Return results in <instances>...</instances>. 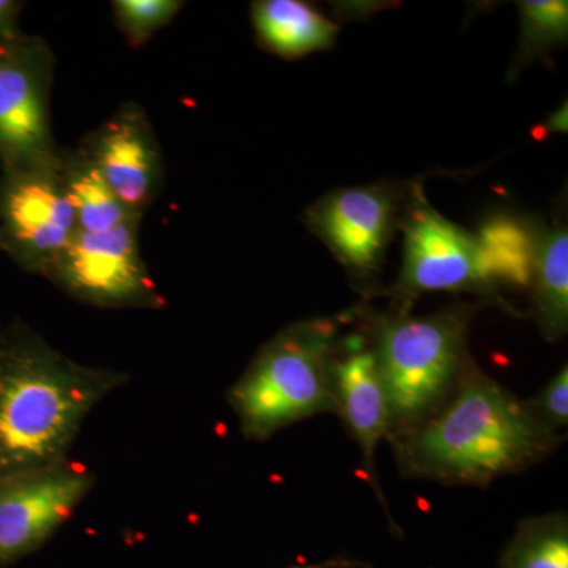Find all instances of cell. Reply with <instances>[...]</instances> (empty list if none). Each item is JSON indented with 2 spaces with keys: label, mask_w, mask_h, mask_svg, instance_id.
<instances>
[{
  "label": "cell",
  "mask_w": 568,
  "mask_h": 568,
  "mask_svg": "<svg viewBox=\"0 0 568 568\" xmlns=\"http://www.w3.org/2000/svg\"><path fill=\"white\" fill-rule=\"evenodd\" d=\"M537 226L511 215H496L484 223L476 242L481 268L493 287L496 284L530 286L538 246Z\"/></svg>",
  "instance_id": "14"
},
{
  "label": "cell",
  "mask_w": 568,
  "mask_h": 568,
  "mask_svg": "<svg viewBox=\"0 0 568 568\" xmlns=\"http://www.w3.org/2000/svg\"><path fill=\"white\" fill-rule=\"evenodd\" d=\"M141 222L142 215H134L103 233L77 231L44 278L99 308H163L166 302L141 256Z\"/></svg>",
  "instance_id": "5"
},
{
  "label": "cell",
  "mask_w": 568,
  "mask_h": 568,
  "mask_svg": "<svg viewBox=\"0 0 568 568\" xmlns=\"http://www.w3.org/2000/svg\"><path fill=\"white\" fill-rule=\"evenodd\" d=\"M473 306L455 305L428 316L379 317L375 351L390 406L392 437L410 432L439 413L470 364L467 354Z\"/></svg>",
  "instance_id": "4"
},
{
  "label": "cell",
  "mask_w": 568,
  "mask_h": 568,
  "mask_svg": "<svg viewBox=\"0 0 568 568\" xmlns=\"http://www.w3.org/2000/svg\"><path fill=\"white\" fill-rule=\"evenodd\" d=\"M80 151L125 207L144 215L159 193L163 162L142 106L133 102L122 104L95 132L85 136Z\"/></svg>",
  "instance_id": "10"
},
{
  "label": "cell",
  "mask_w": 568,
  "mask_h": 568,
  "mask_svg": "<svg viewBox=\"0 0 568 568\" xmlns=\"http://www.w3.org/2000/svg\"><path fill=\"white\" fill-rule=\"evenodd\" d=\"M500 567L568 568L567 514L556 511L523 519Z\"/></svg>",
  "instance_id": "17"
},
{
  "label": "cell",
  "mask_w": 568,
  "mask_h": 568,
  "mask_svg": "<svg viewBox=\"0 0 568 568\" xmlns=\"http://www.w3.org/2000/svg\"><path fill=\"white\" fill-rule=\"evenodd\" d=\"M395 222V197L386 186H354L327 194L308 211V226L351 274H376Z\"/></svg>",
  "instance_id": "11"
},
{
  "label": "cell",
  "mask_w": 568,
  "mask_h": 568,
  "mask_svg": "<svg viewBox=\"0 0 568 568\" xmlns=\"http://www.w3.org/2000/svg\"><path fill=\"white\" fill-rule=\"evenodd\" d=\"M252 17L261 43L286 59L325 50L338 32L334 22L298 0L254 2Z\"/></svg>",
  "instance_id": "13"
},
{
  "label": "cell",
  "mask_w": 568,
  "mask_h": 568,
  "mask_svg": "<svg viewBox=\"0 0 568 568\" xmlns=\"http://www.w3.org/2000/svg\"><path fill=\"white\" fill-rule=\"evenodd\" d=\"M334 376L336 414L361 447L366 476L384 504L375 455L381 440L390 435V406L375 351L364 336L351 335L339 342Z\"/></svg>",
  "instance_id": "12"
},
{
  "label": "cell",
  "mask_w": 568,
  "mask_h": 568,
  "mask_svg": "<svg viewBox=\"0 0 568 568\" xmlns=\"http://www.w3.org/2000/svg\"><path fill=\"white\" fill-rule=\"evenodd\" d=\"M532 413L545 425L559 432L568 425V369L567 365L538 392L534 398L526 399Z\"/></svg>",
  "instance_id": "20"
},
{
  "label": "cell",
  "mask_w": 568,
  "mask_h": 568,
  "mask_svg": "<svg viewBox=\"0 0 568 568\" xmlns=\"http://www.w3.org/2000/svg\"><path fill=\"white\" fill-rule=\"evenodd\" d=\"M532 304L538 327L548 339L564 338L568 327V235L566 226L540 230L534 264Z\"/></svg>",
  "instance_id": "15"
},
{
  "label": "cell",
  "mask_w": 568,
  "mask_h": 568,
  "mask_svg": "<svg viewBox=\"0 0 568 568\" xmlns=\"http://www.w3.org/2000/svg\"><path fill=\"white\" fill-rule=\"evenodd\" d=\"M54 54L40 37L21 32L0 43V164H50L61 160L51 129Z\"/></svg>",
  "instance_id": "7"
},
{
  "label": "cell",
  "mask_w": 568,
  "mask_h": 568,
  "mask_svg": "<svg viewBox=\"0 0 568 568\" xmlns=\"http://www.w3.org/2000/svg\"><path fill=\"white\" fill-rule=\"evenodd\" d=\"M405 260L394 287L407 305L433 291H484L493 286L481 268L476 235L448 222L414 190L405 220Z\"/></svg>",
  "instance_id": "9"
},
{
  "label": "cell",
  "mask_w": 568,
  "mask_h": 568,
  "mask_svg": "<svg viewBox=\"0 0 568 568\" xmlns=\"http://www.w3.org/2000/svg\"><path fill=\"white\" fill-rule=\"evenodd\" d=\"M183 2L179 0H115V24L132 47H142L153 33L174 20Z\"/></svg>",
  "instance_id": "19"
},
{
  "label": "cell",
  "mask_w": 568,
  "mask_h": 568,
  "mask_svg": "<svg viewBox=\"0 0 568 568\" xmlns=\"http://www.w3.org/2000/svg\"><path fill=\"white\" fill-rule=\"evenodd\" d=\"M77 231L73 205L63 186L61 160L2 168L0 250L22 271L43 276Z\"/></svg>",
  "instance_id": "6"
},
{
  "label": "cell",
  "mask_w": 568,
  "mask_h": 568,
  "mask_svg": "<svg viewBox=\"0 0 568 568\" xmlns=\"http://www.w3.org/2000/svg\"><path fill=\"white\" fill-rule=\"evenodd\" d=\"M93 485L91 470L70 458L0 477V566L48 540L80 507Z\"/></svg>",
  "instance_id": "8"
},
{
  "label": "cell",
  "mask_w": 568,
  "mask_h": 568,
  "mask_svg": "<svg viewBox=\"0 0 568 568\" xmlns=\"http://www.w3.org/2000/svg\"><path fill=\"white\" fill-rule=\"evenodd\" d=\"M21 2L14 0H0V43H6L20 36Z\"/></svg>",
  "instance_id": "21"
},
{
  "label": "cell",
  "mask_w": 568,
  "mask_h": 568,
  "mask_svg": "<svg viewBox=\"0 0 568 568\" xmlns=\"http://www.w3.org/2000/svg\"><path fill=\"white\" fill-rule=\"evenodd\" d=\"M61 170L80 233H103L140 215L125 207L80 149L61 152Z\"/></svg>",
  "instance_id": "16"
},
{
  "label": "cell",
  "mask_w": 568,
  "mask_h": 568,
  "mask_svg": "<svg viewBox=\"0 0 568 568\" xmlns=\"http://www.w3.org/2000/svg\"><path fill=\"white\" fill-rule=\"evenodd\" d=\"M339 342L335 320H312L283 328L257 351L227 394L245 439H271L295 422L336 414Z\"/></svg>",
  "instance_id": "3"
},
{
  "label": "cell",
  "mask_w": 568,
  "mask_h": 568,
  "mask_svg": "<svg viewBox=\"0 0 568 568\" xmlns=\"http://www.w3.org/2000/svg\"><path fill=\"white\" fill-rule=\"evenodd\" d=\"M549 126L551 129L558 130V132H566L567 130V108H560L555 115H552L551 121H549ZM548 126V129H549Z\"/></svg>",
  "instance_id": "22"
},
{
  "label": "cell",
  "mask_w": 568,
  "mask_h": 568,
  "mask_svg": "<svg viewBox=\"0 0 568 568\" xmlns=\"http://www.w3.org/2000/svg\"><path fill=\"white\" fill-rule=\"evenodd\" d=\"M390 440L402 476L446 487H488L545 462L562 435L470 361L447 405Z\"/></svg>",
  "instance_id": "1"
},
{
  "label": "cell",
  "mask_w": 568,
  "mask_h": 568,
  "mask_svg": "<svg viewBox=\"0 0 568 568\" xmlns=\"http://www.w3.org/2000/svg\"><path fill=\"white\" fill-rule=\"evenodd\" d=\"M129 373L73 361L26 325L0 336V477L69 459L81 426Z\"/></svg>",
  "instance_id": "2"
},
{
  "label": "cell",
  "mask_w": 568,
  "mask_h": 568,
  "mask_svg": "<svg viewBox=\"0 0 568 568\" xmlns=\"http://www.w3.org/2000/svg\"><path fill=\"white\" fill-rule=\"evenodd\" d=\"M568 7L560 0L521 2V43L518 61L544 54L567 39Z\"/></svg>",
  "instance_id": "18"
}]
</instances>
